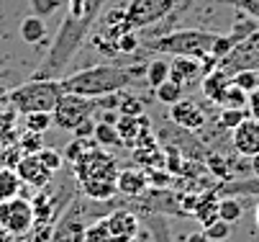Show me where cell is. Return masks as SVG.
I'll return each instance as SVG.
<instances>
[{
    "mask_svg": "<svg viewBox=\"0 0 259 242\" xmlns=\"http://www.w3.org/2000/svg\"><path fill=\"white\" fill-rule=\"evenodd\" d=\"M146 73V67L134 64V67H118V64H93L85 70H77L67 78H59L64 93H77L85 98H103V95H113L136 83L139 75Z\"/></svg>",
    "mask_w": 259,
    "mask_h": 242,
    "instance_id": "obj_1",
    "label": "cell"
},
{
    "mask_svg": "<svg viewBox=\"0 0 259 242\" xmlns=\"http://www.w3.org/2000/svg\"><path fill=\"white\" fill-rule=\"evenodd\" d=\"M103 8V0H93L90 3V11L85 16H69L64 18L62 28L57 31V39L47 54V59L39 64V70H36L33 78H39V80H59L62 70L69 64V59L77 54V49L82 47V39L88 37V31H90V23L95 21L98 11Z\"/></svg>",
    "mask_w": 259,
    "mask_h": 242,
    "instance_id": "obj_2",
    "label": "cell"
},
{
    "mask_svg": "<svg viewBox=\"0 0 259 242\" xmlns=\"http://www.w3.org/2000/svg\"><path fill=\"white\" fill-rule=\"evenodd\" d=\"M75 176L80 183V191L93 201H108L118 193V162L113 155H108L103 147L93 145L75 165Z\"/></svg>",
    "mask_w": 259,
    "mask_h": 242,
    "instance_id": "obj_3",
    "label": "cell"
},
{
    "mask_svg": "<svg viewBox=\"0 0 259 242\" xmlns=\"http://www.w3.org/2000/svg\"><path fill=\"white\" fill-rule=\"evenodd\" d=\"M221 33L215 31H205V28H180L172 33H164V37L154 39V42H146L144 47L159 52V54H169V57H193L203 62V73L215 70V62H213V44L218 42Z\"/></svg>",
    "mask_w": 259,
    "mask_h": 242,
    "instance_id": "obj_4",
    "label": "cell"
},
{
    "mask_svg": "<svg viewBox=\"0 0 259 242\" xmlns=\"http://www.w3.org/2000/svg\"><path fill=\"white\" fill-rule=\"evenodd\" d=\"M62 83L59 80H39L31 78L28 83L13 88L8 93V103L18 114H33V111H54L57 100L62 98Z\"/></svg>",
    "mask_w": 259,
    "mask_h": 242,
    "instance_id": "obj_5",
    "label": "cell"
},
{
    "mask_svg": "<svg viewBox=\"0 0 259 242\" xmlns=\"http://www.w3.org/2000/svg\"><path fill=\"white\" fill-rule=\"evenodd\" d=\"M100 109V98H85L77 93H62V98L57 100V106L52 111L54 116V126L62 131H75L80 124H85L88 119H93Z\"/></svg>",
    "mask_w": 259,
    "mask_h": 242,
    "instance_id": "obj_6",
    "label": "cell"
},
{
    "mask_svg": "<svg viewBox=\"0 0 259 242\" xmlns=\"http://www.w3.org/2000/svg\"><path fill=\"white\" fill-rule=\"evenodd\" d=\"M36 224L33 203L16 196L11 201H0V229L11 237H23Z\"/></svg>",
    "mask_w": 259,
    "mask_h": 242,
    "instance_id": "obj_7",
    "label": "cell"
},
{
    "mask_svg": "<svg viewBox=\"0 0 259 242\" xmlns=\"http://www.w3.org/2000/svg\"><path fill=\"white\" fill-rule=\"evenodd\" d=\"M175 6L177 0H131L128 8L123 11V28L136 31L144 26H152L164 16H169Z\"/></svg>",
    "mask_w": 259,
    "mask_h": 242,
    "instance_id": "obj_8",
    "label": "cell"
},
{
    "mask_svg": "<svg viewBox=\"0 0 259 242\" xmlns=\"http://www.w3.org/2000/svg\"><path fill=\"white\" fill-rule=\"evenodd\" d=\"M221 70H226L229 75L239 73V70H256L259 73V28L251 31L246 39L236 42L234 49L218 62Z\"/></svg>",
    "mask_w": 259,
    "mask_h": 242,
    "instance_id": "obj_9",
    "label": "cell"
},
{
    "mask_svg": "<svg viewBox=\"0 0 259 242\" xmlns=\"http://www.w3.org/2000/svg\"><path fill=\"white\" fill-rule=\"evenodd\" d=\"M169 121L175 126L185 129V131H193L195 134V131H200L208 124V116L200 109V103H195L190 98H182V100L175 103V106H169Z\"/></svg>",
    "mask_w": 259,
    "mask_h": 242,
    "instance_id": "obj_10",
    "label": "cell"
},
{
    "mask_svg": "<svg viewBox=\"0 0 259 242\" xmlns=\"http://www.w3.org/2000/svg\"><path fill=\"white\" fill-rule=\"evenodd\" d=\"M149 129H152V121H149L146 114H141V116H118V121H116V131L121 136V145H126L128 150L139 147L146 140H152Z\"/></svg>",
    "mask_w": 259,
    "mask_h": 242,
    "instance_id": "obj_11",
    "label": "cell"
},
{
    "mask_svg": "<svg viewBox=\"0 0 259 242\" xmlns=\"http://www.w3.org/2000/svg\"><path fill=\"white\" fill-rule=\"evenodd\" d=\"M231 147L239 157H256L259 155V121L246 116L236 129H231Z\"/></svg>",
    "mask_w": 259,
    "mask_h": 242,
    "instance_id": "obj_12",
    "label": "cell"
},
{
    "mask_svg": "<svg viewBox=\"0 0 259 242\" xmlns=\"http://www.w3.org/2000/svg\"><path fill=\"white\" fill-rule=\"evenodd\" d=\"M16 172H18V178L26 183V186H31V188H47L49 183H52V178H54V172L39 160V155H23V157H18V162H16Z\"/></svg>",
    "mask_w": 259,
    "mask_h": 242,
    "instance_id": "obj_13",
    "label": "cell"
},
{
    "mask_svg": "<svg viewBox=\"0 0 259 242\" xmlns=\"http://www.w3.org/2000/svg\"><path fill=\"white\" fill-rule=\"evenodd\" d=\"M203 62L193 57H172L169 62V80H175L182 88H190L203 80Z\"/></svg>",
    "mask_w": 259,
    "mask_h": 242,
    "instance_id": "obj_14",
    "label": "cell"
},
{
    "mask_svg": "<svg viewBox=\"0 0 259 242\" xmlns=\"http://www.w3.org/2000/svg\"><path fill=\"white\" fill-rule=\"evenodd\" d=\"M105 222H108V229L113 232V237L118 242H126V239H134V237L141 234V222L128 209H113L105 217Z\"/></svg>",
    "mask_w": 259,
    "mask_h": 242,
    "instance_id": "obj_15",
    "label": "cell"
},
{
    "mask_svg": "<svg viewBox=\"0 0 259 242\" xmlns=\"http://www.w3.org/2000/svg\"><path fill=\"white\" fill-rule=\"evenodd\" d=\"M229 85H231V75H229L226 70H221V67H215V70L205 73L203 80H200L203 95H205L210 103H215V106H221V103H224Z\"/></svg>",
    "mask_w": 259,
    "mask_h": 242,
    "instance_id": "obj_16",
    "label": "cell"
},
{
    "mask_svg": "<svg viewBox=\"0 0 259 242\" xmlns=\"http://www.w3.org/2000/svg\"><path fill=\"white\" fill-rule=\"evenodd\" d=\"M118 193L126 196H141L146 193V186H149V176L141 167H128V170H118Z\"/></svg>",
    "mask_w": 259,
    "mask_h": 242,
    "instance_id": "obj_17",
    "label": "cell"
},
{
    "mask_svg": "<svg viewBox=\"0 0 259 242\" xmlns=\"http://www.w3.org/2000/svg\"><path fill=\"white\" fill-rule=\"evenodd\" d=\"M18 37H21V42H26V44H39L44 37H47V23H44V18L41 16H26L23 21H21V26H18Z\"/></svg>",
    "mask_w": 259,
    "mask_h": 242,
    "instance_id": "obj_18",
    "label": "cell"
},
{
    "mask_svg": "<svg viewBox=\"0 0 259 242\" xmlns=\"http://www.w3.org/2000/svg\"><path fill=\"white\" fill-rule=\"evenodd\" d=\"M54 242H85V227L77 222L75 214H69L67 219L59 222L57 234H52Z\"/></svg>",
    "mask_w": 259,
    "mask_h": 242,
    "instance_id": "obj_19",
    "label": "cell"
},
{
    "mask_svg": "<svg viewBox=\"0 0 259 242\" xmlns=\"http://www.w3.org/2000/svg\"><path fill=\"white\" fill-rule=\"evenodd\" d=\"M193 217H195V219H200V224H203V227H208L210 222H215V219H218V198H215V193H213V191H208L205 196H200V198H198L195 209H193Z\"/></svg>",
    "mask_w": 259,
    "mask_h": 242,
    "instance_id": "obj_20",
    "label": "cell"
},
{
    "mask_svg": "<svg viewBox=\"0 0 259 242\" xmlns=\"http://www.w3.org/2000/svg\"><path fill=\"white\" fill-rule=\"evenodd\" d=\"M21 186L23 181L18 178L16 167H0V201H11L21 196Z\"/></svg>",
    "mask_w": 259,
    "mask_h": 242,
    "instance_id": "obj_21",
    "label": "cell"
},
{
    "mask_svg": "<svg viewBox=\"0 0 259 242\" xmlns=\"http://www.w3.org/2000/svg\"><path fill=\"white\" fill-rule=\"evenodd\" d=\"M93 142L103 150L108 147H118L121 145V136L116 131V124H108V121H95V129H93Z\"/></svg>",
    "mask_w": 259,
    "mask_h": 242,
    "instance_id": "obj_22",
    "label": "cell"
},
{
    "mask_svg": "<svg viewBox=\"0 0 259 242\" xmlns=\"http://www.w3.org/2000/svg\"><path fill=\"white\" fill-rule=\"evenodd\" d=\"M146 83L154 88H159L164 80H169V62L167 59H152L149 64H146V73H144Z\"/></svg>",
    "mask_w": 259,
    "mask_h": 242,
    "instance_id": "obj_23",
    "label": "cell"
},
{
    "mask_svg": "<svg viewBox=\"0 0 259 242\" xmlns=\"http://www.w3.org/2000/svg\"><path fill=\"white\" fill-rule=\"evenodd\" d=\"M54 124L52 111H33V114H23V131H36L44 134L49 126Z\"/></svg>",
    "mask_w": 259,
    "mask_h": 242,
    "instance_id": "obj_24",
    "label": "cell"
},
{
    "mask_svg": "<svg viewBox=\"0 0 259 242\" xmlns=\"http://www.w3.org/2000/svg\"><path fill=\"white\" fill-rule=\"evenodd\" d=\"M154 95H157V100H159V103H164V106H175L177 100H182L185 88H182V85H177L175 80H164L159 88H154Z\"/></svg>",
    "mask_w": 259,
    "mask_h": 242,
    "instance_id": "obj_25",
    "label": "cell"
},
{
    "mask_svg": "<svg viewBox=\"0 0 259 242\" xmlns=\"http://www.w3.org/2000/svg\"><path fill=\"white\" fill-rule=\"evenodd\" d=\"M144 109H146V103L139 95H134L128 90H121V98H118V114L121 116H141Z\"/></svg>",
    "mask_w": 259,
    "mask_h": 242,
    "instance_id": "obj_26",
    "label": "cell"
},
{
    "mask_svg": "<svg viewBox=\"0 0 259 242\" xmlns=\"http://www.w3.org/2000/svg\"><path fill=\"white\" fill-rule=\"evenodd\" d=\"M85 242H118V239L113 237V232L108 229L105 219H98L90 227H85Z\"/></svg>",
    "mask_w": 259,
    "mask_h": 242,
    "instance_id": "obj_27",
    "label": "cell"
},
{
    "mask_svg": "<svg viewBox=\"0 0 259 242\" xmlns=\"http://www.w3.org/2000/svg\"><path fill=\"white\" fill-rule=\"evenodd\" d=\"M246 116H249V111H246V109H221L218 126H221V129H226V131H231V129H236Z\"/></svg>",
    "mask_w": 259,
    "mask_h": 242,
    "instance_id": "obj_28",
    "label": "cell"
},
{
    "mask_svg": "<svg viewBox=\"0 0 259 242\" xmlns=\"http://www.w3.org/2000/svg\"><path fill=\"white\" fill-rule=\"evenodd\" d=\"M218 219H224L229 224L241 219V203L236 198H221L218 201Z\"/></svg>",
    "mask_w": 259,
    "mask_h": 242,
    "instance_id": "obj_29",
    "label": "cell"
},
{
    "mask_svg": "<svg viewBox=\"0 0 259 242\" xmlns=\"http://www.w3.org/2000/svg\"><path fill=\"white\" fill-rule=\"evenodd\" d=\"M93 145H95V142H88V140H77V136H75V140H72V142H69V145L64 147V155H62V157H64V160H67L69 165H75V162H77V160H80V157H82V155H85V152H88V150H90Z\"/></svg>",
    "mask_w": 259,
    "mask_h": 242,
    "instance_id": "obj_30",
    "label": "cell"
},
{
    "mask_svg": "<svg viewBox=\"0 0 259 242\" xmlns=\"http://www.w3.org/2000/svg\"><path fill=\"white\" fill-rule=\"evenodd\" d=\"M203 232H205V237H208L210 242H226L229 234H231V224L224 222V219H215V222H210L208 227H203Z\"/></svg>",
    "mask_w": 259,
    "mask_h": 242,
    "instance_id": "obj_31",
    "label": "cell"
},
{
    "mask_svg": "<svg viewBox=\"0 0 259 242\" xmlns=\"http://www.w3.org/2000/svg\"><path fill=\"white\" fill-rule=\"evenodd\" d=\"M246 98H249V93L241 90V88H236V85L231 83L229 90H226L224 103H221V109H246Z\"/></svg>",
    "mask_w": 259,
    "mask_h": 242,
    "instance_id": "obj_32",
    "label": "cell"
},
{
    "mask_svg": "<svg viewBox=\"0 0 259 242\" xmlns=\"http://www.w3.org/2000/svg\"><path fill=\"white\" fill-rule=\"evenodd\" d=\"M231 83H234L236 88L251 93V90L259 85V73H256V70H239V73L231 75Z\"/></svg>",
    "mask_w": 259,
    "mask_h": 242,
    "instance_id": "obj_33",
    "label": "cell"
},
{
    "mask_svg": "<svg viewBox=\"0 0 259 242\" xmlns=\"http://www.w3.org/2000/svg\"><path fill=\"white\" fill-rule=\"evenodd\" d=\"M149 234H152V242H172V232L162 217L149 219Z\"/></svg>",
    "mask_w": 259,
    "mask_h": 242,
    "instance_id": "obj_34",
    "label": "cell"
},
{
    "mask_svg": "<svg viewBox=\"0 0 259 242\" xmlns=\"http://www.w3.org/2000/svg\"><path fill=\"white\" fill-rule=\"evenodd\" d=\"M28 3H31L33 16H41V18H47V16L57 13V8L62 6V0H28Z\"/></svg>",
    "mask_w": 259,
    "mask_h": 242,
    "instance_id": "obj_35",
    "label": "cell"
},
{
    "mask_svg": "<svg viewBox=\"0 0 259 242\" xmlns=\"http://www.w3.org/2000/svg\"><path fill=\"white\" fill-rule=\"evenodd\" d=\"M36 155H39V160H41L52 172H57V170L62 167V160H64V157H62V152H57V150H52V147H41Z\"/></svg>",
    "mask_w": 259,
    "mask_h": 242,
    "instance_id": "obj_36",
    "label": "cell"
},
{
    "mask_svg": "<svg viewBox=\"0 0 259 242\" xmlns=\"http://www.w3.org/2000/svg\"><path fill=\"white\" fill-rule=\"evenodd\" d=\"M224 3L239 8V11L246 13L251 21H259V0H224Z\"/></svg>",
    "mask_w": 259,
    "mask_h": 242,
    "instance_id": "obj_37",
    "label": "cell"
},
{
    "mask_svg": "<svg viewBox=\"0 0 259 242\" xmlns=\"http://www.w3.org/2000/svg\"><path fill=\"white\" fill-rule=\"evenodd\" d=\"M44 145H41V134H36V131H23L21 136V150L26 155H33V152H39Z\"/></svg>",
    "mask_w": 259,
    "mask_h": 242,
    "instance_id": "obj_38",
    "label": "cell"
},
{
    "mask_svg": "<svg viewBox=\"0 0 259 242\" xmlns=\"http://www.w3.org/2000/svg\"><path fill=\"white\" fill-rule=\"evenodd\" d=\"M136 47H139V39H136L134 31H126V33H121V37L116 39V52H118V54H128V52H134Z\"/></svg>",
    "mask_w": 259,
    "mask_h": 242,
    "instance_id": "obj_39",
    "label": "cell"
},
{
    "mask_svg": "<svg viewBox=\"0 0 259 242\" xmlns=\"http://www.w3.org/2000/svg\"><path fill=\"white\" fill-rule=\"evenodd\" d=\"M246 111H249L251 119L259 121V85H256V88L249 93V98H246Z\"/></svg>",
    "mask_w": 259,
    "mask_h": 242,
    "instance_id": "obj_40",
    "label": "cell"
},
{
    "mask_svg": "<svg viewBox=\"0 0 259 242\" xmlns=\"http://www.w3.org/2000/svg\"><path fill=\"white\" fill-rule=\"evenodd\" d=\"M93 129H95V121H93V119H88L85 124H80L72 134H75L77 140H93Z\"/></svg>",
    "mask_w": 259,
    "mask_h": 242,
    "instance_id": "obj_41",
    "label": "cell"
},
{
    "mask_svg": "<svg viewBox=\"0 0 259 242\" xmlns=\"http://www.w3.org/2000/svg\"><path fill=\"white\" fill-rule=\"evenodd\" d=\"M185 242H210L208 237H205V232L200 229V232H190L188 237H185Z\"/></svg>",
    "mask_w": 259,
    "mask_h": 242,
    "instance_id": "obj_42",
    "label": "cell"
},
{
    "mask_svg": "<svg viewBox=\"0 0 259 242\" xmlns=\"http://www.w3.org/2000/svg\"><path fill=\"white\" fill-rule=\"evenodd\" d=\"M251 172H254V178L259 181V155H256V157H251Z\"/></svg>",
    "mask_w": 259,
    "mask_h": 242,
    "instance_id": "obj_43",
    "label": "cell"
},
{
    "mask_svg": "<svg viewBox=\"0 0 259 242\" xmlns=\"http://www.w3.org/2000/svg\"><path fill=\"white\" fill-rule=\"evenodd\" d=\"M254 224H256V229H259V203H256V209H254Z\"/></svg>",
    "mask_w": 259,
    "mask_h": 242,
    "instance_id": "obj_44",
    "label": "cell"
},
{
    "mask_svg": "<svg viewBox=\"0 0 259 242\" xmlns=\"http://www.w3.org/2000/svg\"><path fill=\"white\" fill-rule=\"evenodd\" d=\"M126 242H139V237H134V239H126Z\"/></svg>",
    "mask_w": 259,
    "mask_h": 242,
    "instance_id": "obj_45",
    "label": "cell"
},
{
    "mask_svg": "<svg viewBox=\"0 0 259 242\" xmlns=\"http://www.w3.org/2000/svg\"><path fill=\"white\" fill-rule=\"evenodd\" d=\"M256 196H259V191H256Z\"/></svg>",
    "mask_w": 259,
    "mask_h": 242,
    "instance_id": "obj_46",
    "label": "cell"
}]
</instances>
